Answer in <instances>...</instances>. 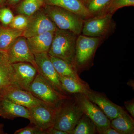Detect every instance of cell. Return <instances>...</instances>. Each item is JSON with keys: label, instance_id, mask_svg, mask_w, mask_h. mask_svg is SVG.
I'll list each match as a JSON object with an SVG mask.
<instances>
[{"label": "cell", "instance_id": "3957f363", "mask_svg": "<svg viewBox=\"0 0 134 134\" xmlns=\"http://www.w3.org/2000/svg\"><path fill=\"white\" fill-rule=\"evenodd\" d=\"M83 113L76 100L59 104L54 128L71 134Z\"/></svg>", "mask_w": 134, "mask_h": 134}, {"label": "cell", "instance_id": "9a60e30c", "mask_svg": "<svg viewBox=\"0 0 134 134\" xmlns=\"http://www.w3.org/2000/svg\"><path fill=\"white\" fill-rule=\"evenodd\" d=\"M0 117L7 119L17 117L29 119V109L0 96Z\"/></svg>", "mask_w": 134, "mask_h": 134}, {"label": "cell", "instance_id": "7402d4cb", "mask_svg": "<svg viewBox=\"0 0 134 134\" xmlns=\"http://www.w3.org/2000/svg\"><path fill=\"white\" fill-rule=\"evenodd\" d=\"M49 55L56 72L60 76L70 77L81 80L77 74L76 69L72 64L62 59Z\"/></svg>", "mask_w": 134, "mask_h": 134}, {"label": "cell", "instance_id": "4fadbf2b", "mask_svg": "<svg viewBox=\"0 0 134 134\" xmlns=\"http://www.w3.org/2000/svg\"><path fill=\"white\" fill-rule=\"evenodd\" d=\"M12 65L14 69L12 85L27 91L38 73L37 69L29 63H16Z\"/></svg>", "mask_w": 134, "mask_h": 134}, {"label": "cell", "instance_id": "83f0119b", "mask_svg": "<svg viewBox=\"0 0 134 134\" xmlns=\"http://www.w3.org/2000/svg\"><path fill=\"white\" fill-rule=\"evenodd\" d=\"M14 17L12 11L9 8H0V22L4 26H9Z\"/></svg>", "mask_w": 134, "mask_h": 134}, {"label": "cell", "instance_id": "d4e9b609", "mask_svg": "<svg viewBox=\"0 0 134 134\" xmlns=\"http://www.w3.org/2000/svg\"><path fill=\"white\" fill-rule=\"evenodd\" d=\"M112 0H88L85 3L92 16L102 14L110 5Z\"/></svg>", "mask_w": 134, "mask_h": 134}, {"label": "cell", "instance_id": "f546056e", "mask_svg": "<svg viewBox=\"0 0 134 134\" xmlns=\"http://www.w3.org/2000/svg\"><path fill=\"white\" fill-rule=\"evenodd\" d=\"M125 105L127 111L130 114L132 118L134 117V103L133 102H125Z\"/></svg>", "mask_w": 134, "mask_h": 134}, {"label": "cell", "instance_id": "d6a6232c", "mask_svg": "<svg viewBox=\"0 0 134 134\" xmlns=\"http://www.w3.org/2000/svg\"><path fill=\"white\" fill-rule=\"evenodd\" d=\"M22 0H7L6 3L9 6L14 7L17 5Z\"/></svg>", "mask_w": 134, "mask_h": 134}, {"label": "cell", "instance_id": "5bb4252c", "mask_svg": "<svg viewBox=\"0 0 134 134\" xmlns=\"http://www.w3.org/2000/svg\"><path fill=\"white\" fill-rule=\"evenodd\" d=\"M84 95L97 105L110 120L126 113L121 107L113 103L103 94L92 91L91 89Z\"/></svg>", "mask_w": 134, "mask_h": 134}, {"label": "cell", "instance_id": "603a6c76", "mask_svg": "<svg viewBox=\"0 0 134 134\" xmlns=\"http://www.w3.org/2000/svg\"><path fill=\"white\" fill-rule=\"evenodd\" d=\"M45 5L44 0H22L17 5L16 11L20 14L30 16Z\"/></svg>", "mask_w": 134, "mask_h": 134}, {"label": "cell", "instance_id": "30bf717a", "mask_svg": "<svg viewBox=\"0 0 134 134\" xmlns=\"http://www.w3.org/2000/svg\"><path fill=\"white\" fill-rule=\"evenodd\" d=\"M34 55L38 72L48 80L56 90L61 94L66 96V92L62 86L59 75L56 72L48 53H41Z\"/></svg>", "mask_w": 134, "mask_h": 134}, {"label": "cell", "instance_id": "d6986e66", "mask_svg": "<svg viewBox=\"0 0 134 134\" xmlns=\"http://www.w3.org/2000/svg\"><path fill=\"white\" fill-rule=\"evenodd\" d=\"M59 78L63 89L66 92L85 94L90 90L88 85L81 80L70 77L61 76Z\"/></svg>", "mask_w": 134, "mask_h": 134}, {"label": "cell", "instance_id": "6da1fadb", "mask_svg": "<svg viewBox=\"0 0 134 134\" xmlns=\"http://www.w3.org/2000/svg\"><path fill=\"white\" fill-rule=\"evenodd\" d=\"M77 36L69 31L58 28L54 31L48 54L62 59L73 65Z\"/></svg>", "mask_w": 134, "mask_h": 134}, {"label": "cell", "instance_id": "cb8c5ba5", "mask_svg": "<svg viewBox=\"0 0 134 134\" xmlns=\"http://www.w3.org/2000/svg\"><path fill=\"white\" fill-rule=\"evenodd\" d=\"M97 132L96 125L83 114L71 134H93Z\"/></svg>", "mask_w": 134, "mask_h": 134}, {"label": "cell", "instance_id": "4dcf8cb0", "mask_svg": "<svg viewBox=\"0 0 134 134\" xmlns=\"http://www.w3.org/2000/svg\"><path fill=\"white\" fill-rule=\"evenodd\" d=\"M46 134H68L67 132L54 128L49 129L46 131Z\"/></svg>", "mask_w": 134, "mask_h": 134}, {"label": "cell", "instance_id": "d590c367", "mask_svg": "<svg viewBox=\"0 0 134 134\" xmlns=\"http://www.w3.org/2000/svg\"><path fill=\"white\" fill-rule=\"evenodd\" d=\"M82 1H83V2L84 3H85L87 1H88V0H82Z\"/></svg>", "mask_w": 134, "mask_h": 134}, {"label": "cell", "instance_id": "9c48e42d", "mask_svg": "<svg viewBox=\"0 0 134 134\" xmlns=\"http://www.w3.org/2000/svg\"><path fill=\"white\" fill-rule=\"evenodd\" d=\"M58 29L45 12L40 10L29 16V22L23 36L26 38L44 33L54 31Z\"/></svg>", "mask_w": 134, "mask_h": 134}, {"label": "cell", "instance_id": "5b68a950", "mask_svg": "<svg viewBox=\"0 0 134 134\" xmlns=\"http://www.w3.org/2000/svg\"><path fill=\"white\" fill-rule=\"evenodd\" d=\"M101 38L84 36L82 34L77 36L73 64L76 68L85 66L90 61Z\"/></svg>", "mask_w": 134, "mask_h": 134}, {"label": "cell", "instance_id": "ac0fdd59", "mask_svg": "<svg viewBox=\"0 0 134 134\" xmlns=\"http://www.w3.org/2000/svg\"><path fill=\"white\" fill-rule=\"evenodd\" d=\"M14 69L6 53L0 52V91L13 84Z\"/></svg>", "mask_w": 134, "mask_h": 134}, {"label": "cell", "instance_id": "e0dca14e", "mask_svg": "<svg viewBox=\"0 0 134 134\" xmlns=\"http://www.w3.org/2000/svg\"><path fill=\"white\" fill-rule=\"evenodd\" d=\"M45 5L56 6L68 10L85 19L92 16L82 0H44Z\"/></svg>", "mask_w": 134, "mask_h": 134}, {"label": "cell", "instance_id": "7a4b0ae2", "mask_svg": "<svg viewBox=\"0 0 134 134\" xmlns=\"http://www.w3.org/2000/svg\"><path fill=\"white\" fill-rule=\"evenodd\" d=\"M43 10L60 29L69 31L78 35L81 33L85 19L74 12L56 6L45 5Z\"/></svg>", "mask_w": 134, "mask_h": 134}, {"label": "cell", "instance_id": "836d02e7", "mask_svg": "<svg viewBox=\"0 0 134 134\" xmlns=\"http://www.w3.org/2000/svg\"><path fill=\"white\" fill-rule=\"evenodd\" d=\"M4 125L2 123H0V134H5L4 131Z\"/></svg>", "mask_w": 134, "mask_h": 134}, {"label": "cell", "instance_id": "ba28073f", "mask_svg": "<svg viewBox=\"0 0 134 134\" xmlns=\"http://www.w3.org/2000/svg\"><path fill=\"white\" fill-rule=\"evenodd\" d=\"M29 120L31 124L43 131L54 127L58 112V106L43 103L29 108Z\"/></svg>", "mask_w": 134, "mask_h": 134}, {"label": "cell", "instance_id": "44dd1931", "mask_svg": "<svg viewBox=\"0 0 134 134\" xmlns=\"http://www.w3.org/2000/svg\"><path fill=\"white\" fill-rule=\"evenodd\" d=\"M110 127L115 129L119 134H134V120L126 112L111 120Z\"/></svg>", "mask_w": 134, "mask_h": 134}, {"label": "cell", "instance_id": "f1b7e54d", "mask_svg": "<svg viewBox=\"0 0 134 134\" xmlns=\"http://www.w3.org/2000/svg\"><path fill=\"white\" fill-rule=\"evenodd\" d=\"M15 134H46L45 131L33 125L25 127L16 130Z\"/></svg>", "mask_w": 134, "mask_h": 134}, {"label": "cell", "instance_id": "8992f818", "mask_svg": "<svg viewBox=\"0 0 134 134\" xmlns=\"http://www.w3.org/2000/svg\"><path fill=\"white\" fill-rule=\"evenodd\" d=\"M75 99L84 114L90 119L96 125L97 131L103 134L110 127L111 121L95 103L89 100L84 94L78 93Z\"/></svg>", "mask_w": 134, "mask_h": 134}, {"label": "cell", "instance_id": "52a82bcc", "mask_svg": "<svg viewBox=\"0 0 134 134\" xmlns=\"http://www.w3.org/2000/svg\"><path fill=\"white\" fill-rule=\"evenodd\" d=\"M113 15L102 14L85 19L81 33L82 35L103 38L110 33L114 28Z\"/></svg>", "mask_w": 134, "mask_h": 134}, {"label": "cell", "instance_id": "8fae6325", "mask_svg": "<svg viewBox=\"0 0 134 134\" xmlns=\"http://www.w3.org/2000/svg\"><path fill=\"white\" fill-rule=\"evenodd\" d=\"M6 53L11 64L18 62L29 63L37 69L34 54L29 48L27 39L24 36H21L17 38Z\"/></svg>", "mask_w": 134, "mask_h": 134}, {"label": "cell", "instance_id": "484cf974", "mask_svg": "<svg viewBox=\"0 0 134 134\" xmlns=\"http://www.w3.org/2000/svg\"><path fill=\"white\" fill-rule=\"evenodd\" d=\"M134 6V0H112L110 5L103 14L113 15L120 8L125 7Z\"/></svg>", "mask_w": 134, "mask_h": 134}, {"label": "cell", "instance_id": "4316f807", "mask_svg": "<svg viewBox=\"0 0 134 134\" xmlns=\"http://www.w3.org/2000/svg\"><path fill=\"white\" fill-rule=\"evenodd\" d=\"M29 19V16L19 14L14 17V19L9 26L12 29L24 30L28 25Z\"/></svg>", "mask_w": 134, "mask_h": 134}, {"label": "cell", "instance_id": "e575fe53", "mask_svg": "<svg viewBox=\"0 0 134 134\" xmlns=\"http://www.w3.org/2000/svg\"><path fill=\"white\" fill-rule=\"evenodd\" d=\"M6 2L7 0H0V8L2 7Z\"/></svg>", "mask_w": 134, "mask_h": 134}, {"label": "cell", "instance_id": "277c9868", "mask_svg": "<svg viewBox=\"0 0 134 134\" xmlns=\"http://www.w3.org/2000/svg\"><path fill=\"white\" fill-rule=\"evenodd\" d=\"M28 91L40 100L49 105L57 106L67 96L59 93L40 73H38L28 88Z\"/></svg>", "mask_w": 134, "mask_h": 134}, {"label": "cell", "instance_id": "ffe728a7", "mask_svg": "<svg viewBox=\"0 0 134 134\" xmlns=\"http://www.w3.org/2000/svg\"><path fill=\"white\" fill-rule=\"evenodd\" d=\"M24 31L0 25V52L6 53L13 42L23 36Z\"/></svg>", "mask_w": 134, "mask_h": 134}, {"label": "cell", "instance_id": "1f68e13d", "mask_svg": "<svg viewBox=\"0 0 134 134\" xmlns=\"http://www.w3.org/2000/svg\"><path fill=\"white\" fill-rule=\"evenodd\" d=\"M103 134H119V133L114 129L110 127L105 130Z\"/></svg>", "mask_w": 134, "mask_h": 134}, {"label": "cell", "instance_id": "7c38bea8", "mask_svg": "<svg viewBox=\"0 0 134 134\" xmlns=\"http://www.w3.org/2000/svg\"><path fill=\"white\" fill-rule=\"evenodd\" d=\"M0 96L28 109L44 103L30 92L13 85H11L1 91Z\"/></svg>", "mask_w": 134, "mask_h": 134}, {"label": "cell", "instance_id": "2e32d148", "mask_svg": "<svg viewBox=\"0 0 134 134\" xmlns=\"http://www.w3.org/2000/svg\"><path fill=\"white\" fill-rule=\"evenodd\" d=\"M54 32H47L26 38L29 48L34 55L48 53L52 43Z\"/></svg>", "mask_w": 134, "mask_h": 134}]
</instances>
